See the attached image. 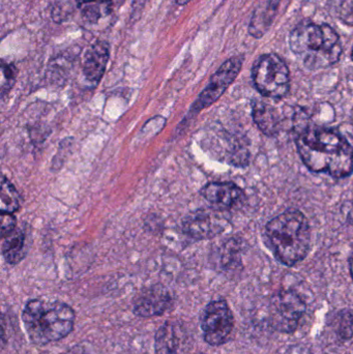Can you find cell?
<instances>
[{
  "instance_id": "cell-14",
  "label": "cell",
  "mask_w": 353,
  "mask_h": 354,
  "mask_svg": "<svg viewBox=\"0 0 353 354\" xmlns=\"http://www.w3.org/2000/svg\"><path fill=\"white\" fill-rule=\"evenodd\" d=\"M277 3L273 0H267L265 3L261 4L251 19L250 25H249V32L252 37L256 39H260L267 33L273 23L274 19L277 12Z\"/></svg>"
},
{
  "instance_id": "cell-2",
  "label": "cell",
  "mask_w": 353,
  "mask_h": 354,
  "mask_svg": "<svg viewBox=\"0 0 353 354\" xmlns=\"http://www.w3.org/2000/svg\"><path fill=\"white\" fill-rule=\"evenodd\" d=\"M76 314L58 299H30L22 312V322L31 343L47 345L61 340L73 332Z\"/></svg>"
},
{
  "instance_id": "cell-20",
  "label": "cell",
  "mask_w": 353,
  "mask_h": 354,
  "mask_svg": "<svg viewBox=\"0 0 353 354\" xmlns=\"http://www.w3.org/2000/svg\"><path fill=\"white\" fill-rule=\"evenodd\" d=\"M338 18L346 25H353V0H342L337 10Z\"/></svg>"
},
{
  "instance_id": "cell-21",
  "label": "cell",
  "mask_w": 353,
  "mask_h": 354,
  "mask_svg": "<svg viewBox=\"0 0 353 354\" xmlns=\"http://www.w3.org/2000/svg\"><path fill=\"white\" fill-rule=\"evenodd\" d=\"M16 218L12 214H1V235L6 237L16 230Z\"/></svg>"
},
{
  "instance_id": "cell-16",
  "label": "cell",
  "mask_w": 353,
  "mask_h": 354,
  "mask_svg": "<svg viewBox=\"0 0 353 354\" xmlns=\"http://www.w3.org/2000/svg\"><path fill=\"white\" fill-rule=\"evenodd\" d=\"M25 233L20 229H16L14 232L4 237L2 243V254L4 259L10 264L19 263L26 255V241Z\"/></svg>"
},
{
  "instance_id": "cell-4",
  "label": "cell",
  "mask_w": 353,
  "mask_h": 354,
  "mask_svg": "<svg viewBox=\"0 0 353 354\" xmlns=\"http://www.w3.org/2000/svg\"><path fill=\"white\" fill-rule=\"evenodd\" d=\"M265 235L276 259L284 266H296L310 251V225L300 210H287L269 221Z\"/></svg>"
},
{
  "instance_id": "cell-1",
  "label": "cell",
  "mask_w": 353,
  "mask_h": 354,
  "mask_svg": "<svg viewBox=\"0 0 353 354\" xmlns=\"http://www.w3.org/2000/svg\"><path fill=\"white\" fill-rule=\"evenodd\" d=\"M298 155L310 171L335 178L353 171V147L338 131L325 127L303 129L296 138Z\"/></svg>"
},
{
  "instance_id": "cell-9",
  "label": "cell",
  "mask_w": 353,
  "mask_h": 354,
  "mask_svg": "<svg viewBox=\"0 0 353 354\" xmlns=\"http://www.w3.org/2000/svg\"><path fill=\"white\" fill-rule=\"evenodd\" d=\"M228 222L221 210L199 209L184 218L182 229L195 239H209L221 234Z\"/></svg>"
},
{
  "instance_id": "cell-13",
  "label": "cell",
  "mask_w": 353,
  "mask_h": 354,
  "mask_svg": "<svg viewBox=\"0 0 353 354\" xmlns=\"http://www.w3.org/2000/svg\"><path fill=\"white\" fill-rule=\"evenodd\" d=\"M253 120L259 130L267 136H275L281 130L282 118L278 109L263 101L253 104Z\"/></svg>"
},
{
  "instance_id": "cell-24",
  "label": "cell",
  "mask_w": 353,
  "mask_h": 354,
  "mask_svg": "<svg viewBox=\"0 0 353 354\" xmlns=\"http://www.w3.org/2000/svg\"><path fill=\"white\" fill-rule=\"evenodd\" d=\"M190 1H192V0H175L176 4H178V6H186Z\"/></svg>"
},
{
  "instance_id": "cell-12",
  "label": "cell",
  "mask_w": 353,
  "mask_h": 354,
  "mask_svg": "<svg viewBox=\"0 0 353 354\" xmlns=\"http://www.w3.org/2000/svg\"><path fill=\"white\" fill-rule=\"evenodd\" d=\"M109 44L105 41H95L85 51L83 57V74L85 79L93 84H97L105 74L109 62Z\"/></svg>"
},
{
  "instance_id": "cell-3",
  "label": "cell",
  "mask_w": 353,
  "mask_h": 354,
  "mask_svg": "<svg viewBox=\"0 0 353 354\" xmlns=\"http://www.w3.org/2000/svg\"><path fill=\"white\" fill-rule=\"evenodd\" d=\"M289 47L311 71L334 66L342 54L341 41L335 29L313 22H302L292 29Z\"/></svg>"
},
{
  "instance_id": "cell-17",
  "label": "cell",
  "mask_w": 353,
  "mask_h": 354,
  "mask_svg": "<svg viewBox=\"0 0 353 354\" xmlns=\"http://www.w3.org/2000/svg\"><path fill=\"white\" fill-rule=\"evenodd\" d=\"M0 210L1 214H14L19 209L18 193L14 185L6 176L1 178V193H0Z\"/></svg>"
},
{
  "instance_id": "cell-8",
  "label": "cell",
  "mask_w": 353,
  "mask_h": 354,
  "mask_svg": "<svg viewBox=\"0 0 353 354\" xmlns=\"http://www.w3.org/2000/svg\"><path fill=\"white\" fill-rule=\"evenodd\" d=\"M242 64L244 57L242 56H234L226 60L220 66L219 70L211 76L207 86L203 89L198 99L193 104L190 115H195L216 103L227 91L228 87L234 82L242 70Z\"/></svg>"
},
{
  "instance_id": "cell-10",
  "label": "cell",
  "mask_w": 353,
  "mask_h": 354,
  "mask_svg": "<svg viewBox=\"0 0 353 354\" xmlns=\"http://www.w3.org/2000/svg\"><path fill=\"white\" fill-rule=\"evenodd\" d=\"M174 297L167 288L155 285L141 291L133 304V311L138 317L163 315L173 306Z\"/></svg>"
},
{
  "instance_id": "cell-22",
  "label": "cell",
  "mask_w": 353,
  "mask_h": 354,
  "mask_svg": "<svg viewBox=\"0 0 353 354\" xmlns=\"http://www.w3.org/2000/svg\"><path fill=\"white\" fill-rule=\"evenodd\" d=\"M61 354H85L83 353L82 351H80V349H72V351H68V353H61Z\"/></svg>"
},
{
  "instance_id": "cell-11",
  "label": "cell",
  "mask_w": 353,
  "mask_h": 354,
  "mask_svg": "<svg viewBox=\"0 0 353 354\" xmlns=\"http://www.w3.org/2000/svg\"><path fill=\"white\" fill-rule=\"evenodd\" d=\"M201 196L215 209L226 212L240 207L246 201V194L232 183H209L201 189Z\"/></svg>"
},
{
  "instance_id": "cell-5",
  "label": "cell",
  "mask_w": 353,
  "mask_h": 354,
  "mask_svg": "<svg viewBox=\"0 0 353 354\" xmlns=\"http://www.w3.org/2000/svg\"><path fill=\"white\" fill-rule=\"evenodd\" d=\"M252 79L257 91L263 97L280 100L289 93V68L277 54L259 56L253 66Z\"/></svg>"
},
{
  "instance_id": "cell-19",
  "label": "cell",
  "mask_w": 353,
  "mask_h": 354,
  "mask_svg": "<svg viewBox=\"0 0 353 354\" xmlns=\"http://www.w3.org/2000/svg\"><path fill=\"white\" fill-rule=\"evenodd\" d=\"M1 72V95L3 97L6 93L10 91V89L14 85L15 81H16L17 70L12 64L2 62Z\"/></svg>"
},
{
  "instance_id": "cell-6",
  "label": "cell",
  "mask_w": 353,
  "mask_h": 354,
  "mask_svg": "<svg viewBox=\"0 0 353 354\" xmlns=\"http://www.w3.org/2000/svg\"><path fill=\"white\" fill-rule=\"evenodd\" d=\"M307 306L304 299L292 290H282L271 299L269 326L280 333L292 334L300 326Z\"/></svg>"
},
{
  "instance_id": "cell-18",
  "label": "cell",
  "mask_w": 353,
  "mask_h": 354,
  "mask_svg": "<svg viewBox=\"0 0 353 354\" xmlns=\"http://www.w3.org/2000/svg\"><path fill=\"white\" fill-rule=\"evenodd\" d=\"M336 335L341 340L347 341L353 338V311L350 309L340 310L334 319Z\"/></svg>"
},
{
  "instance_id": "cell-25",
  "label": "cell",
  "mask_w": 353,
  "mask_h": 354,
  "mask_svg": "<svg viewBox=\"0 0 353 354\" xmlns=\"http://www.w3.org/2000/svg\"><path fill=\"white\" fill-rule=\"evenodd\" d=\"M352 59L353 60V46H352Z\"/></svg>"
},
{
  "instance_id": "cell-7",
  "label": "cell",
  "mask_w": 353,
  "mask_h": 354,
  "mask_svg": "<svg viewBox=\"0 0 353 354\" xmlns=\"http://www.w3.org/2000/svg\"><path fill=\"white\" fill-rule=\"evenodd\" d=\"M234 324L233 313L225 299L211 301L201 318L203 339L211 346H221L229 341Z\"/></svg>"
},
{
  "instance_id": "cell-15",
  "label": "cell",
  "mask_w": 353,
  "mask_h": 354,
  "mask_svg": "<svg viewBox=\"0 0 353 354\" xmlns=\"http://www.w3.org/2000/svg\"><path fill=\"white\" fill-rule=\"evenodd\" d=\"M180 345V335L178 326L167 322L162 326L155 335V353L175 354Z\"/></svg>"
},
{
  "instance_id": "cell-23",
  "label": "cell",
  "mask_w": 353,
  "mask_h": 354,
  "mask_svg": "<svg viewBox=\"0 0 353 354\" xmlns=\"http://www.w3.org/2000/svg\"><path fill=\"white\" fill-rule=\"evenodd\" d=\"M350 276H352L353 281V253L352 257H350Z\"/></svg>"
}]
</instances>
